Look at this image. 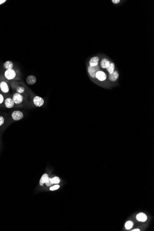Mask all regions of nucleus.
Returning <instances> with one entry per match:
<instances>
[{
    "label": "nucleus",
    "mask_w": 154,
    "mask_h": 231,
    "mask_svg": "<svg viewBox=\"0 0 154 231\" xmlns=\"http://www.w3.org/2000/svg\"><path fill=\"white\" fill-rule=\"evenodd\" d=\"M50 180L52 184H59L60 182V179L58 177H55L53 178H50Z\"/></svg>",
    "instance_id": "obj_17"
},
{
    "label": "nucleus",
    "mask_w": 154,
    "mask_h": 231,
    "mask_svg": "<svg viewBox=\"0 0 154 231\" xmlns=\"http://www.w3.org/2000/svg\"><path fill=\"white\" fill-rule=\"evenodd\" d=\"M115 68H116L115 64L113 63V62H111L109 66L107 67V68H106V69H107V72H108V73L110 74L112 73L113 72L115 71Z\"/></svg>",
    "instance_id": "obj_16"
},
{
    "label": "nucleus",
    "mask_w": 154,
    "mask_h": 231,
    "mask_svg": "<svg viewBox=\"0 0 154 231\" xmlns=\"http://www.w3.org/2000/svg\"><path fill=\"white\" fill-rule=\"evenodd\" d=\"M36 81V78L34 75H30L26 78V82L28 85H33L35 84Z\"/></svg>",
    "instance_id": "obj_12"
},
{
    "label": "nucleus",
    "mask_w": 154,
    "mask_h": 231,
    "mask_svg": "<svg viewBox=\"0 0 154 231\" xmlns=\"http://www.w3.org/2000/svg\"><path fill=\"white\" fill-rule=\"evenodd\" d=\"M120 0H112V2L114 4H117L120 3Z\"/></svg>",
    "instance_id": "obj_23"
},
{
    "label": "nucleus",
    "mask_w": 154,
    "mask_h": 231,
    "mask_svg": "<svg viewBox=\"0 0 154 231\" xmlns=\"http://www.w3.org/2000/svg\"><path fill=\"white\" fill-rule=\"evenodd\" d=\"M13 100L14 101V103L19 104L22 103L23 101V96H22L20 94L18 93H16L14 94L13 96Z\"/></svg>",
    "instance_id": "obj_6"
},
{
    "label": "nucleus",
    "mask_w": 154,
    "mask_h": 231,
    "mask_svg": "<svg viewBox=\"0 0 154 231\" xmlns=\"http://www.w3.org/2000/svg\"><path fill=\"white\" fill-rule=\"evenodd\" d=\"M3 102H4V97L2 94H0V104H2Z\"/></svg>",
    "instance_id": "obj_22"
},
{
    "label": "nucleus",
    "mask_w": 154,
    "mask_h": 231,
    "mask_svg": "<svg viewBox=\"0 0 154 231\" xmlns=\"http://www.w3.org/2000/svg\"><path fill=\"white\" fill-rule=\"evenodd\" d=\"M100 58L98 56H94L91 58L89 61V66H98Z\"/></svg>",
    "instance_id": "obj_7"
},
{
    "label": "nucleus",
    "mask_w": 154,
    "mask_h": 231,
    "mask_svg": "<svg viewBox=\"0 0 154 231\" xmlns=\"http://www.w3.org/2000/svg\"><path fill=\"white\" fill-rule=\"evenodd\" d=\"M3 66H4V68L6 69V70L13 69V68L14 67V63L11 61H7L3 64Z\"/></svg>",
    "instance_id": "obj_15"
},
{
    "label": "nucleus",
    "mask_w": 154,
    "mask_h": 231,
    "mask_svg": "<svg viewBox=\"0 0 154 231\" xmlns=\"http://www.w3.org/2000/svg\"><path fill=\"white\" fill-rule=\"evenodd\" d=\"M4 123V118L3 116H0V127L3 125Z\"/></svg>",
    "instance_id": "obj_21"
},
{
    "label": "nucleus",
    "mask_w": 154,
    "mask_h": 231,
    "mask_svg": "<svg viewBox=\"0 0 154 231\" xmlns=\"http://www.w3.org/2000/svg\"><path fill=\"white\" fill-rule=\"evenodd\" d=\"M133 226V223L132 221H128L125 224V227L127 230H130Z\"/></svg>",
    "instance_id": "obj_18"
},
{
    "label": "nucleus",
    "mask_w": 154,
    "mask_h": 231,
    "mask_svg": "<svg viewBox=\"0 0 154 231\" xmlns=\"http://www.w3.org/2000/svg\"><path fill=\"white\" fill-rule=\"evenodd\" d=\"M33 103L37 107H41L44 103V101L43 98L39 96H36L33 100Z\"/></svg>",
    "instance_id": "obj_5"
},
{
    "label": "nucleus",
    "mask_w": 154,
    "mask_h": 231,
    "mask_svg": "<svg viewBox=\"0 0 154 231\" xmlns=\"http://www.w3.org/2000/svg\"><path fill=\"white\" fill-rule=\"evenodd\" d=\"M49 175L47 174L46 173L44 174L42 176L41 178L40 179V181H39V184L40 185V186H43L44 183L47 182V181L49 179Z\"/></svg>",
    "instance_id": "obj_13"
},
{
    "label": "nucleus",
    "mask_w": 154,
    "mask_h": 231,
    "mask_svg": "<svg viewBox=\"0 0 154 231\" xmlns=\"http://www.w3.org/2000/svg\"><path fill=\"white\" fill-rule=\"evenodd\" d=\"M16 91L17 93L19 94L23 93L25 91V88L22 86H17L16 87Z\"/></svg>",
    "instance_id": "obj_19"
},
{
    "label": "nucleus",
    "mask_w": 154,
    "mask_h": 231,
    "mask_svg": "<svg viewBox=\"0 0 154 231\" xmlns=\"http://www.w3.org/2000/svg\"><path fill=\"white\" fill-rule=\"evenodd\" d=\"M4 76L7 80H12L16 77V73L13 69H7L5 72Z\"/></svg>",
    "instance_id": "obj_1"
},
{
    "label": "nucleus",
    "mask_w": 154,
    "mask_h": 231,
    "mask_svg": "<svg viewBox=\"0 0 154 231\" xmlns=\"http://www.w3.org/2000/svg\"><path fill=\"white\" fill-rule=\"evenodd\" d=\"M96 79L100 82H104L107 79V75L104 71L100 70L96 74Z\"/></svg>",
    "instance_id": "obj_2"
},
{
    "label": "nucleus",
    "mask_w": 154,
    "mask_h": 231,
    "mask_svg": "<svg viewBox=\"0 0 154 231\" xmlns=\"http://www.w3.org/2000/svg\"><path fill=\"white\" fill-rule=\"evenodd\" d=\"M5 105L6 107L8 108H11L14 106V102L13 99L10 97H8L5 100Z\"/></svg>",
    "instance_id": "obj_11"
},
{
    "label": "nucleus",
    "mask_w": 154,
    "mask_h": 231,
    "mask_svg": "<svg viewBox=\"0 0 154 231\" xmlns=\"http://www.w3.org/2000/svg\"><path fill=\"white\" fill-rule=\"evenodd\" d=\"M132 231H140V230L139 229H134V230H132Z\"/></svg>",
    "instance_id": "obj_25"
},
{
    "label": "nucleus",
    "mask_w": 154,
    "mask_h": 231,
    "mask_svg": "<svg viewBox=\"0 0 154 231\" xmlns=\"http://www.w3.org/2000/svg\"><path fill=\"white\" fill-rule=\"evenodd\" d=\"M12 118L13 119L14 121H18L22 119L24 117L23 113L21 111L16 110L14 111L12 114Z\"/></svg>",
    "instance_id": "obj_4"
},
{
    "label": "nucleus",
    "mask_w": 154,
    "mask_h": 231,
    "mask_svg": "<svg viewBox=\"0 0 154 231\" xmlns=\"http://www.w3.org/2000/svg\"><path fill=\"white\" fill-rule=\"evenodd\" d=\"M59 188H60V185H54L53 186L50 187V190H57Z\"/></svg>",
    "instance_id": "obj_20"
},
{
    "label": "nucleus",
    "mask_w": 154,
    "mask_h": 231,
    "mask_svg": "<svg viewBox=\"0 0 154 231\" xmlns=\"http://www.w3.org/2000/svg\"><path fill=\"white\" fill-rule=\"evenodd\" d=\"M136 218H137V220L139 221H142V222H144L147 219V217L146 215L143 213H141L138 214L137 215Z\"/></svg>",
    "instance_id": "obj_14"
},
{
    "label": "nucleus",
    "mask_w": 154,
    "mask_h": 231,
    "mask_svg": "<svg viewBox=\"0 0 154 231\" xmlns=\"http://www.w3.org/2000/svg\"><path fill=\"white\" fill-rule=\"evenodd\" d=\"M6 2V0H0V5H2Z\"/></svg>",
    "instance_id": "obj_24"
},
{
    "label": "nucleus",
    "mask_w": 154,
    "mask_h": 231,
    "mask_svg": "<svg viewBox=\"0 0 154 231\" xmlns=\"http://www.w3.org/2000/svg\"><path fill=\"white\" fill-rule=\"evenodd\" d=\"M111 61L107 58H103L100 62V66L102 69H106L109 66Z\"/></svg>",
    "instance_id": "obj_9"
},
{
    "label": "nucleus",
    "mask_w": 154,
    "mask_h": 231,
    "mask_svg": "<svg viewBox=\"0 0 154 231\" xmlns=\"http://www.w3.org/2000/svg\"><path fill=\"white\" fill-rule=\"evenodd\" d=\"M0 89L4 93H7L9 91L8 85L5 81H2L0 83Z\"/></svg>",
    "instance_id": "obj_8"
},
{
    "label": "nucleus",
    "mask_w": 154,
    "mask_h": 231,
    "mask_svg": "<svg viewBox=\"0 0 154 231\" xmlns=\"http://www.w3.org/2000/svg\"><path fill=\"white\" fill-rule=\"evenodd\" d=\"M99 70H100V67L98 66H88V73L90 76L93 79H96V74Z\"/></svg>",
    "instance_id": "obj_3"
},
{
    "label": "nucleus",
    "mask_w": 154,
    "mask_h": 231,
    "mask_svg": "<svg viewBox=\"0 0 154 231\" xmlns=\"http://www.w3.org/2000/svg\"><path fill=\"white\" fill-rule=\"evenodd\" d=\"M119 74L117 71H114L112 73L109 75L108 79L111 82H116L118 79Z\"/></svg>",
    "instance_id": "obj_10"
}]
</instances>
